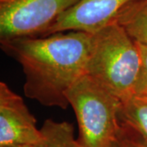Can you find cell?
Returning a JSON list of instances; mask_svg holds the SVG:
<instances>
[{"label": "cell", "instance_id": "cell-5", "mask_svg": "<svg viewBox=\"0 0 147 147\" xmlns=\"http://www.w3.org/2000/svg\"><path fill=\"white\" fill-rule=\"evenodd\" d=\"M135 0H79L64 12L41 36L69 30L92 34L115 23L127 6Z\"/></svg>", "mask_w": 147, "mask_h": 147}, {"label": "cell", "instance_id": "cell-14", "mask_svg": "<svg viewBox=\"0 0 147 147\" xmlns=\"http://www.w3.org/2000/svg\"><path fill=\"white\" fill-rule=\"evenodd\" d=\"M8 1H10V0H0V3H6V2H8Z\"/></svg>", "mask_w": 147, "mask_h": 147}, {"label": "cell", "instance_id": "cell-13", "mask_svg": "<svg viewBox=\"0 0 147 147\" xmlns=\"http://www.w3.org/2000/svg\"><path fill=\"white\" fill-rule=\"evenodd\" d=\"M7 147H33V146H31V145H17V146H12Z\"/></svg>", "mask_w": 147, "mask_h": 147}, {"label": "cell", "instance_id": "cell-6", "mask_svg": "<svg viewBox=\"0 0 147 147\" xmlns=\"http://www.w3.org/2000/svg\"><path fill=\"white\" fill-rule=\"evenodd\" d=\"M40 128L21 96L0 83V147L34 145Z\"/></svg>", "mask_w": 147, "mask_h": 147}, {"label": "cell", "instance_id": "cell-7", "mask_svg": "<svg viewBox=\"0 0 147 147\" xmlns=\"http://www.w3.org/2000/svg\"><path fill=\"white\" fill-rule=\"evenodd\" d=\"M116 22L135 42L147 46V0H135L127 6Z\"/></svg>", "mask_w": 147, "mask_h": 147}, {"label": "cell", "instance_id": "cell-2", "mask_svg": "<svg viewBox=\"0 0 147 147\" xmlns=\"http://www.w3.org/2000/svg\"><path fill=\"white\" fill-rule=\"evenodd\" d=\"M142 60L140 48L117 22L91 34L85 74L126 101L137 92Z\"/></svg>", "mask_w": 147, "mask_h": 147}, {"label": "cell", "instance_id": "cell-4", "mask_svg": "<svg viewBox=\"0 0 147 147\" xmlns=\"http://www.w3.org/2000/svg\"><path fill=\"white\" fill-rule=\"evenodd\" d=\"M79 0H10L0 3V38L41 36Z\"/></svg>", "mask_w": 147, "mask_h": 147}, {"label": "cell", "instance_id": "cell-12", "mask_svg": "<svg viewBox=\"0 0 147 147\" xmlns=\"http://www.w3.org/2000/svg\"><path fill=\"white\" fill-rule=\"evenodd\" d=\"M109 147H121V146H120V145H119V142H118V140H117V138H116L115 140L110 144V146Z\"/></svg>", "mask_w": 147, "mask_h": 147}, {"label": "cell", "instance_id": "cell-10", "mask_svg": "<svg viewBox=\"0 0 147 147\" xmlns=\"http://www.w3.org/2000/svg\"><path fill=\"white\" fill-rule=\"evenodd\" d=\"M116 138L121 147H147V140L126 124L119 122Z\"/></svg>", "mask_w": 147, "mask_h": 147}, {"label": "cell", "instance_id": "cell-3", "mask_svg": "<svg viewBox=\"0 0 147 147\" xmlns=\"http://www.w3.org/2000/svg\"><path fill=\"white\" fill-rule=\"evenodd\" d=\"M66 97L79 125L80 147H109L119 126L121 100L98 81L83 74Z\"/></svg>", "mask_w": 147, "mask_h": 147}, {"label": "cell", "instance_id": "cell-1", "mask_svg": "<svg viewBox=\"0 0 147 147\" xmlns=\"http://www.w3.org/2000/svg\"><path fill=\"white\" fill-rule=\"evenodd\" d=\"M91 34L69 30L47 36L12 38L1 46L26 75V96L47 107L65 110L66 93L85 74Z\"/></svg>", "mask_w": 147, "mask_h": 147}, {"label": "cell", "instance_id": "cell-8", "mask_svg": "<svg viewBox=\"0 0 147 147\" xmlns=\"http://www.w3.org/2000/svg\"><path fill=\"white\" fill-rule=\"evenodd\" d=\"M33 147H80L74 136L73 125L66 121L51 119L44 121L40 127V138Z\"/></svg>", "mask_w": 147, "mask_h": 147}, {"label": "cell", "instance_id": "cell-9", "mask_svg": "<svg viewBox=\"0 0 147 147\" xmlns=\"http://www.w3.org/2000/svg\"><path fill=\"white\" fill-rule=\"evenodd\" d=\"M119 119L147 140V94H136L122 102Z\"/></svg>", "mask_w": 147, "mask_h": 147}, {"label": "cell", "instance_id": "cell-11", "mask_svg": "<svg viewBox=\"0 0 147 147\" xmlns=\"http://www.w3.org/2000/svg\"><path fill=\"white\" fill-rule=\"evenodd\" d=\"M142 55V66L136 94H147V46L137 43ZM135 94V95H136Z\"/></svg>", "mask_w": 147, "mask_h": 147}]
</instances>
